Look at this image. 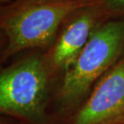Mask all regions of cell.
I'll return each mask as SVG.
<instances>
[{
  "label": "cell",
  "mask_w": 124,
  "mask_h": 124,
  "mask_svg": "<svg viewBox=\"0 0 124 124\" xmlns=\"http://www.w3.org/2000/svg\"><path fill=\"white\" fill-rule=\"evenodd\" d=\"M100 0H15L0 8V30L7 45L0 65L22 52L47 49L56 40L63 22L74 13Z\"/></svg>",
  "instance_id": "6da1fadb"
},
{
  "label": "cell",
  "mask_w": 124,
  "mask_h": 124,
  "mask_svg": "<svg viewBox=\"0 0 124 124\" xmlns=\"http://www.w3.org/2000/svg\"><path fill=\"white\" fill-rule=\"evenodd\" d=\"M104 13L124 14V0H100Z\"/></svg>",
  "instance_id": "8992f818"
},
{
  "label": "cell",
  "mask_w": 124,
  "mask_h": 124,
  "mask_svg": "<svg viewBox=\"0 0 124 124\" xmlns=\"http://www.w3.org/2000/svg\"><path fill=\"white\" fill-rule=\"evenodd\" d=\"M35 1H46V0H35ZM67 1H78V0H67Z\"/></svg>",
  "instance_id": "30bf717a"
},
{
  "label": "cell",
  "mask_w": 124,
  "mask_h": 124,
  "mask_svg": "<svg viewBox=\"0 0 124 124\" xmlns=\"http://www.w3.org/2000/svg\"><path fill=\"white\" fill-rule=\"evenodd\" d=\"M0 124H25V123L0 113Z\"/></svg>",
  "instance_id": "52a82bcc"
},
{
  "label": "cell",
  "mask_w": 124,
  "mask_h": 124,
  "mask_svg": "<svg viewBox=\"0 0 124 124\" xmlns=\"http://www.w3.org/2000/svg\"><path fill=\"white\" fill-rule=\"evenodd\" d=\"M124 118V59L108 72L78 110L74 124H115Z\"/></svg>",
  "instance_id": "5b68a950"
},
{
  "label": "cell",
  "mask_w": 124,
  "mask_h": 124,
  "mask_svg": "<svg viewBox=\"0 0 124 124\" xmlns=\"http://www.w3.org/2000/svg\"><path fill=\"white\" fill-rule=\"evenodd\" d=\"M124 49V20L97 25L74 64L64 73L59 99L72 103L115 62Z\"/></svg>",
  "instance_id": "3957f363"
},
{
  "label": "cell",
  "mask_w": 124,
  "mask_h": 124,
  "mask_svg": "<svg viewBox=\"0 0 124 124\" xmlns=\"http://www.w3.org/2000/svg\"><path fill=\"white\" fill-rule=\"evenodd\" d=\"M52 76L44 54L37 52L0 65V113L25 124H48Z\"/></svg>",
  "instance_id": "7a4b0ae2"
},
{
  "label": "cell",
  "mask_w": 124,
  "mask_h": 124,
  "mask_svg": "<svg viewBox=\"0 0 124 124\" xmlns=\"http://www.w3.org/2000/svg\"><path fill=\"white\" fill-rule=\"evenodd\" d=\"M7 45V41L6 36H5L3 32L0 30V60H1L2 55H3L5 51H6Z\"/></svg>",
  "instance_id": "ba28073f"
},
{
  "label": "cell",
  "mask_w": 124,
  "mask_h": 124,
  "mask_svg": "<svg viewBox=\"0 0 124 124\" xmlns=\"http://www.w3.org/2000/svg\"><path fill=\"white\" fill-rule=\"evenodd\" d=\"M103 13L99 1L78 10L75 16L70 17L54 44L44 54L52 75L70 69L97 26L98 18Z\"/></svg>",
  "instance_id": "277c9868"
},
{
  "label": "cell",
  "mask_w": 124,
  "mask_h": 124,
  "mask_svg": "<svg viewBox=\"0 0 124 124\" xmlns=\"http://www.w3.org/2000/svg\"><path fill=\"white\" fill-rule=\"evenodd\" d=\"M13 2L12 0H0V8L6 6H8V5L11 4Z\"/></svg>",
  "instance_id": "9c48e42d"
}]
</instances>
